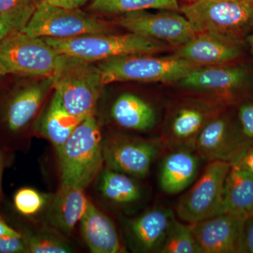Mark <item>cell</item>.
<instances>
[{"instance_id": "17", "label": "cell", "mask_w": 253, "mask_h": 253, "mask_svg": "<svg viewBox=\"0 0 253 253\" xmlns=\"http://www.w3.org/2000/svg\"><path fill=\"white\" fill-rule=\"evenodd\" d=\"M216 110L205 105L189 104L181 106L173 115L168 126L164 144L172 149H194L195 141L210 121L215 117Z\"/></svg>"}, {"instance_id": "1", "label": "cell", "mask_w": 253, "mask_h": 253, "mask_svg": "<svg viewBox=\"0 0 253 253\" xmlns=\"http://www.w3.org/2000/svg\"><path fill=\"white\" fill-rule=\"evenodd\" d=\"M61 186L84 190L104 165L103 138L94 115L83 120L57 154Z\"/></svg>"}, {"instance_id": "8", "label": "cell", "mask_w": 253, "mask_h": 253, "mask_svg": "<svg viewBox=\"0 0 253 253\" xmlns=\"http://www.w3.org/2000/svg\"><path fill=\"white\" fill-rule=\"evenodd\" d=\"M231 163L211 161L204 172L178 201L176 212L188 224L199 222L224 212V189Z\"/></svg>"}, {"instance_id": "11", "label": "cell", "mask_w": 253, "mask_h": 253, "mask_svg": "<svg viewBox=\"0 0 253 253\" xmlns=\"http://www.w3.org/2000/svg\"><path fill=\"white\" fill-rule=\"evenodd\" d=\"M239 123L226 116H216L206 125L195 141L194 149L200 157L234 163L250 147Z\"/></svg>"}, {"instance_id": "41", "label": "cell", "mask_w": 253, "mask_h": 253, "mask_svg": "<svg viewBox=\"0 0 253 253\" xmlns=\"http://www.w3.org/2000/svg\"><path fill=\"white\" fill-rule=\"evenodd\" d=\"M188 1H196V0H188Z\"/></svg>"}, {"instance_id": "22", "label": "cell", "mask_w": 253, "mask_h": 253, "mask_svg": "<svg viewBox=\"0 0 253 253\" xmlns=\"http://www.w3.org/2000/svg\"><path fill=\"white\" fill-rule=\"evenodd\" d=\"M224 212L248 218L253 214V175L239 163H231L224 189Z\"/></svg>"}, {"instance_id": "3", "label": "cell", "mask_w": 253, "mask_h": 253, "mask_svg": "<svg viewBox=\"0 0 253 253\" xmlns=\"http://www.w3.org/2000/svg\"><path fill=\"white\" fill-rule=\"evenodd\" d=\"M52 78L55 92L68 113L81 121L94 115L104 86L98 66L62 55Z\"/></svg>"}, {"instance_id": "40", "label": "cell", "mask_w": 253, "mask_h": 253, "mask_svg": "<svg viewBox=\"0 0 253 253\" xmlns=\"http://www.w3.org/2000/svg\"><path fill=\"white\" fill-rule=\"evenodd\" d=\"M37 3V4H38V3L41 2L42 0H34Z\"/></svg>"}, {"instance_id": "19", "label": "cell", "mask_w": 253, "mask_h": 253, "mask_svg": "<svg viewBox=\"0 0 253 253\" xmlns=\"http://www.w3.org/2000/svg\"><path fill=\"white\" fill-rule=\"evenodd\" d=\"M80 224L82 236L91 253L126 252L113 221L90 201Z\"/></svg>"}, {"instance_id": "33", "label": "cell", "mask_w": 253, "mask_h": 253, "mask_svg": "<svg viewBox=\"0 0 253 253\" xmlns=\"http://www.w3.org/2000/svg\"><path fill=\"white\" fill-rule=\"evenodd\" d=\"M234 163H239L253 175V146H250Z\"/></svg>"}, {"instance_id": "15", "label": "cell", "mask_w": 253, "mask_h": 253, "mask_svg": "<svg viewBox=\"0 0 253 253\" xmlns=\"http://www.w3.org/2000/svg\"><path fill=\"white\" fill-rule=\"evenodd\" d=\"M53 87V78L21 88L6 101L2 113V122L11 134L23 132L36 117L48 91Z\"/></svg>"}, {"instance_id": "12", "label": "cell", "mask_w": 253, "mask_h": 253, "mask_svg": "<svg viewBox=\"0 0 253 253\" xmlns=\"http://www.w3.org/2000/svg\"><path fill=\"white\" fill-rule=\"evenodd\" d=\"M246 219L223 212L189 225L201 253H239Z\"/></svg>"}, {"instance_id": "7", "label": "cell", "mask_w": 253, "mask_h": 253, "mask_svg": "<svg viewBox=\"0 0 253 253\" xmlns=\"http://www.w3.org/2000/svg\"><path fill=\"white\" fill-rule=\"evenodd\" d=\"M111 26L94 15L78 9H68L42 0L37 5L23 33L37 38H68L98 33H109Z\"/></svg>"}, {"instance_id": "2", "label": "cell", "mask_w": 253, "mask_h": 253, "mask_svg": "<svg viewBox=\"0 0 253 253\" xmlns=\"http://www.w3.org/2000/svg\"><path fill=\"white\" fill-rule=\"evenodd\" d=\"M60 54L94 63L129 54H153L169 49L163 42L129 33L88 34L68 38H42Z\"/></svg>"}, {"instance_id": "16", "label": "cell", "mask_w": 253, "mask_h": 253, "mask_svg": "<svg viewBox=\"0 0 253 253\" xmlns=\"http://www.w3.org/2000/svg\"><path fill=\"white\" fill-rule=\"evenodd\" d=\"M176 218L167 208L146 211L128 222L126 231L131 246L141 253H158Z\"/></svg>"}, {"instance_id": "34", "label": "cell", "mask_w": 253, "mask_h": 253, "mask_svg": "<svg viewBox=\"0 0 253 253\" xmlns=\"http://www.w3.org/2000/svg\"><path fill=\"white\" fill-rule=\"evenodd\" d=\"M50 4L68 9H78L88 0H46Z\"/></svg>"}, {"instance_id": "39", "label": "cell", "mask_w": 253, "mask_h": 253, "mask_svg": "<svg viewBox=\"0 0 253 253\" xmlns=\"http://www.w3.org/2000/svg\"><path fill=\"white\" fill-rule=\"evenodd\" d=\"M4 73L2 72V71H1V69H0V78L2 77V76H4Z\"/></svg>"}, {"instance_id": "38", "label": "cell", "mask_w": 253, "mask_h": 253, "mask_svg": "<svg viewBox=\"0 0 253 253\" xmlns=\"http://www.w3.org/2000/svg\"><path fill=\"white\" fill-rule=\"evenodd\" d=\"M250 44H251V50H252V53L253 55V31L251 37H250Z\"/></svg>"}, {"instance_id": "32", "label": "cell", "mask_w": 253, "mask_h": 253, "mask_svg": "<svg viewBox=\"0 0 253 253\" xmlns=\"http://www.w3.org/2000/svg\"><path fill=\"white\" fill-rule=\"evenodd\" d=\"M241 253H253V214L245 221Z\"/></svg>"}, {"instance_id": "27", "label": "cell", "mask_w": 253, "mask_h": 253, "mask_svg": "<svg viewBox=\"0 0 253 253\" xmlns=\"http://www.w3.org/2000/svg\"><path fill=\"white\" fill-rule=\"evenodd\" d=\"M34 0H0V21L14 31H22L37 8Z\"/></svg>"}, {"instance_id": "36", "label": "cell", "mask_w": 253, "mask_h": 253, "mask_svg": "<svg viewBox=\"0 0 253 253\" xmlns=\"http://www.w3.org/2000/svg\"><path fill=\"white\" fill-rule=\"evenodd\" d=\"M14 31L9 26L0 21V41Z\"/></svg>"}, {"instance_id": "25", "label": "cell", "mask_w": 253, "mask_h": 253, "mask_svg": "<svg viewBox=\"0 0 253 253\" xmlns=\"http://www.w3.org/2000/svg\"><path fill=\"white\" fill-rule=\"evenodd\" d=\"M176 0H92L89 9L104 14H124L149 9L179 11Z\"/></svg>"}, {"instance_id": "26", "label": "cell", "mask_w": 253, "mask_h": 253, "mask_svg": "<svg viewBox=\"0 0 253 253\" xmlns=\"http://www.w3.org/2000/svg\"><path fill=\"white\" fill-rule=\"evenodd\" d=\"M158 253H201L189 224L175 219L163 240Z\"/></svg>"}, {"instance_id": "23", "label": "cell", "mask_w": 253, "mask_h": 253, "mask_svg": "<svg viewBox=\"0 0 253 253\" xmlns=\"http://www.w3.org/2000/svg\"><path fill=\"white\" fill-rule=\"evenodd\" d=\"M82 121L68 112L59 95L54 92L45 112L36 124V130L54 146L58 154Z\"/></svg>"}, {"instance_id": "21", "label": "cell", "mask_w": 253, "mask_h": 253, "mask_svg": "<svg viewBox=\"0 0 253 253\" xmlns=\"http://www.w3.org/2000/svg\"><path fill=\"white\" fill-rule=\"evenodd\" d=\"M84 191L79 188L61 185L51 201L50 222L64 234L72 232L86 212L89 200Z\"/></svg>"}, {"instance_id": "28", "label": "cell", "mask_w": 253, "mask_h": 253, "mask_svg": "<svg viewBox=\"0 0 253 253\" xmlns=\"http://www.w3.org/2000/svg\"><path fill=\"white\" fill-rule=\"evenodd\" d=\"M29 253H70L72 246L58 234L49 231L21 233Z\"/></svg>"}, {"instance_id": "10", "label": "cell", "mask_w": 253, "mask_h": 253, "mask_svg": "<svg viewBox=\"0 0 253 253\" xmlns=\"http://www.w3.org/2000/svg\"><path fill=\"white\" fill-rule=\"evenodd\" d=\"M118 23L129 33L177 47L187 43L196 34L184 15L169 10L158 13H150L146 10L126 13L119 18Z\"/></svg>"}, {"instance_id": "29", "label": "cell", "mask_w": 253, "mask_h": 253, "mask_svg": "<svg viewBox=\"0 0 253 253\" xmlns=\"http://www.w3.org/2000/svg\"><path fill=\"white\" fill-rule=\"evenodd\" d=\"M47 201L45 195L32 188H22L14 197L15 208L23 216L36 215L41 212Z\"/></svg>"}, {"instance_id": "9", "label": "cell", "mask_w": 253, "mask_h": 253, "mask_svg": "<svg viewBox=\"0 0 253 253\" xmlns=\"http://www.w3.org/2000/svg\"><path fill=\"white\" fill-rule=\"evenodd\" d=\"M163 142L124 134H113L103 139L104 165L113 170L136 179L146 177Z\"/></svg>"}, {"instance_id": "20", "label": "cell", "mask_w": 253, "mask_h": 253, "mask_svg": "<svg viewBox=\"0 0 253 253\" xmlns=\"http://www.w3.org/2000/svg\"><path fill=\"white\" fill-rule=\"evenodd\" d=\"M111 116L118 126L129 130L149 131L157 123V115L152 105L131 93L118 96L111 107Z\"/></svg>"}, {"instance_id": "30", "label": "cell", "mask_w": 253, "mask_h": 253, "mask_svg": "<svg viewBox=\"0 0 253 253\" xmlns=\"http://www.w3.org/2000/svg\"><path fill=\"white\" fill-rule=\"evenodd\" d=\"M238 123L248 144L253 146V101H246L239 106Z\"/></svg>"}, {"instance_id": "6", "label": "cell", "mask_w": 253, "mask_h": 253, "mask_svg": "<svg viewBox=\"0 0 253 253\" xmlns=\"http://www.w3.org/2000/svg\"><path fill=\"white\" fill-rule=\"evenodd\" d=\"M62 58L42 38L13 32L0 41V69L4 73L51 77Z\"/></svg>"}, {"instance_id": "14", "label": "cell", "mask_w": 253, "mask_h": 253, "mask_svg": "<svg viewBox=\"0 0 253 253\" xmlns=\"http://www.w3.org/2000/svg\"><path fill=\"white\" fill-rule=\"evenodd\" d=\"M242 54V41L210 32L197 33L174 52L176 56L201 66L226 64Z\"/></svg>"}, {"instance_id": "37", "label": "cell", "mask_w": 253, "mask_h": 253, "mask_svg": "<svg viewBox=\"0 0 253 253\" xmlns=\"http://www.w3.org/2000/svg\"><path fill=\"white\" fill-rule=\"evenodd\" d=\"M5 163H6V158H5L4 153L2 151H0V196L1 194V184H2V176L5 168Z\"/></svg>"}, {"instance_id": "5", "label": "cell", "mask_w": 253, "mask_h": 253, "mask_svg": "<svg viewBox=\"0 0 253 253\" xmlns=\"http://www.w3.org/2000/svg\"><path fill=\"white\" fill-rule=\"evenodd\" d=\"M179 11L196 34L210 32L243 41L253 31V0H196Z\"/></svg>"}, {"instance_id": "35", "label": "cell", "mask_w": 253, "mask_h": 253, "mask_svg": "<svg viewBox=\"0 0 253 253\" xmlns=\"http://www.w3.org/2000/svg\"><path fill=\"white\" fill-rule=\"evenodd\" d=\"M21 234L11 227L0 217V236H21Z\"/></svg>"}, {"instance_id": "18", "label": "cell", "mask_w": 253, "mask_h": 253, "mask_svg": "<svg viewBox=\"0 0 253 253\" xmlns=\"http://www.w3.org/2000/svg\"><path fill=\"white\" fill-rule=\"evenodd\" d=\"M201 157L194 149L175 148L165 156L159 172V184L166 194H179L189 187L199 173Z\"/></svg>"}, {"instance_id": "13", "label": "cell", "mask_w": 253, "mask_h": 253, "mask_svg": "<svg viewBox=\"0 0 253 253\" xmlns=\"http://www.w3.org/2000/svg\"><path fill=\"white\" fill-rule=\"evenodd\" d=\"M249 81V71L244 66L224 64L201 66L179 82L188 89L213 93L231 101L244 90Z\"/></svg>"}, {"instance_id": "4", "label": "cell", "mask_w": 253, "mask_h": 253, "mask_svg": "<svg viewBox=\"0 0 253 253\" xmlns=\"http://www.w3.org/2000/svg\"><path fill=\"white\" fill-rule=\"evenodd\" d=\"M104 85L116 82L174 83L201 67L176 55L129 54L100 61L97 65Z\"/></svg>"}, {"instance_id": "24", "label": "cell", "mask_w": 253, "mask_h": 253, "mask_svg": "<svg viewBox=\"0 0 253 253\" xmlns=\"http://www.w3.org/2000/svg\"><path fill=\"white\" fill-rule=\"evenodd\" d=\"M98 186L103 197L118 206L134 204L142 197L136 178L106 167L98 176Z\"/></svg>"}, {"instance_id": "31", "label": "cell", "mask_w": 253, "mask_h": 253, "mask_svg": "<svg viewBox=\"0 0 253 253\" xmlns=\"http://www.w3.org/2000/svg\"><path fill=\"white\" fill-rule=\"evenodd\" d=\"M28 253L26 243L21 236H0V253Z\"/></svg>"}]
</instances>
